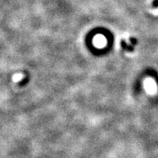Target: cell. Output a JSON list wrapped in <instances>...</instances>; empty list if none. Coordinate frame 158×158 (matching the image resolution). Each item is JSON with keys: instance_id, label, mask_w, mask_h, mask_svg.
<instances>
[{"instance_id": "cell-1", "label": "cell", "mask_w": 158, "mask_h": 158, "mask_svg": "<svg viewBox=\"0 0 158 158\" xmlns=\"http://www.w3.org/2000/svg\"><path fill=\"white\" fill-rule=\"evenodd\" d=\"M22 78H23V76H22L21 74H16V75H15L13 76V80L15 82H18L19 80H20Z\"/></svg>"}]
</instances>
